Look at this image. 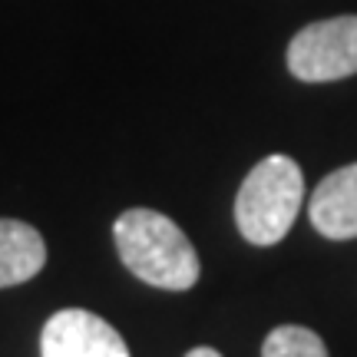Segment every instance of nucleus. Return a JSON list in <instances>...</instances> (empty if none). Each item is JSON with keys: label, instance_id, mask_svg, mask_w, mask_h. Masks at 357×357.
Masks as SVG:
<instances>
[{"label": "nucleus", "instance_id": "1", "mask_svg": "<svg viewBox=\"0 0 357 357\" xmlns=\"http://www.w3.org/2000/svg\"><path fill=\"white\" fill-rule=\"evenodd\" d=\"M116 252L139 281L162 291H189L202 275L199 252L176 222L155 208H129L113 225Z\"/></svg>", "mask_w": 357, "mask_h": 357}, {"label": "nucleus", "instance_id": "2", "mask_svg": "<svg viewBox=\"0 0 357 357\" xmlns=\"http://www.w3.org/2000/svg\"><path fill=\"white\" fill-rule=\"evenodd\" d=\"M305 202V176L291 155L275 153L261 159L235 195V225L245 242L278 245L291 231Z\"/></svg>", "mask_w": 357, "mask_h": 357}, {"label": "nucleus", "instance_id": "3", "mask_svg": "<svg viewBox=\"0 0 357 357\" xmlns=\"http://www.w3.org/2000/svg\"><path fill=\"white\" fill-rule=\"evenodd\" d=\"M288 73L301 83H334L357 73V13L301 26L284 53Z\"/></svg>", "mask_w": 357, "mask_h": 357}, {"label": "nucleus", "instance_id": "4", "mask_svg": "<svg viewBox=\"0 0 357 357\" xmlns=\"http://www.w3.org/2000/svg\"><path fill=\"white\" fill-rule=\"evenodd\" d=\"M40 357H129V347L106 318L63 307L40 331Z\"/></svg>", "mask_w": 357, "mask_h": 357}, {"label": "nucleus", "instance_id": "5", "mask_svg": "<svg viewBox=\"0 0 357 357\" xmlns=\"http://www.w3.org/2000/svg\"><path fill=\"white\" fill-rule=\"evenodd\" d=\"M307 215L314 231L334 242L357 238V162L328 172L311 192Z\"/></svg>", "mask_w": 357, "mask_h": 357}, {"label": "nucleus", "instance_id": "6", "mask_svg": "<svg viewBox=\"0 0 357 357\" xmlns=\"http://www.w3.org/2000/svg\"><path fill=\"white\" fill-rule=\"evenodd\" d=\"M47 265V242L30 222L0 218V288L37 278Z\"/></svg>", "mask_w": 357, "mask_h": 357}, {"label": "nucleus", "instance_id": "7", "mask_svg": "<svg viewBox=\"0 0 357 357\" xmlns=\"http://www.w3.org/2000/svg\"><path fill=\"white\" fill-rule=\"evenodd\" d=\"M261 357H331L318 331L301 324H281L265 337Z\"/></svg>", "mask_w": 357, "mask_h": 357}, {"label": "nucleus", "instance_id": "8", "mask_svg": "<svg viewBox=\"0 0 357 357\" xmlns=\"http://www.w3.org/2000/svg\"><path fill=\"white\" fill-rule=\"evenodd\" d=\"M185 357H222V354H218L215 347H192Z\"/></svg>", "mask_w": 357, "mask_h": 357}]
</instances>
